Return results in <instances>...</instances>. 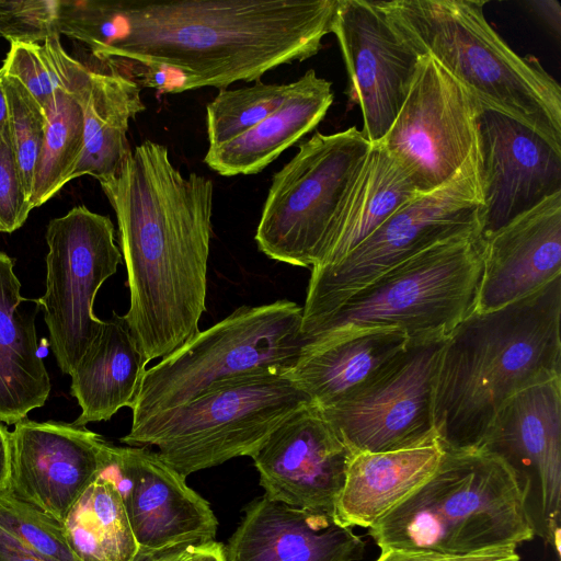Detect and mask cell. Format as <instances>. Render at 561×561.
I'll return each mask as SVG.
<instances>
[{
	"instance_id": "obj_1",
	"label": "cell",
	"mask_w": 561,
	"mask_h": 561,
	"mask_svg": "<svg viewBox=\"0 0 561 561\" xmlns=\"http://www.w3.org/2000/svg\"><path fill=\"white\" fill-rule=\"evenodd\" d=\"M337 0H89L73 38L98 60L174 76L178 92L257 81L319 53Z\"/></svg>"
},
{
	"instance_id": "obj_2",
	"label": "cell",
	"mask_w": 561,
	"mask_h": 561,
	"mask_svg": "<svg viewBox=\"0 0 561 561\" xmlns=\"http://www.w3.org/2000/svg\"><path fill=\"white\" fill-rule=\"evenodd\" d=\"M99 183L118 224L129 289L124 318L147 362L163 358L199 331L206 310L213 182L185 178L165 146L145 140Z\"/></svg>"
},
{
	"instance_id": "obj_3",
	"label": "cell",
	"mask_w": 561,
	"mask_h": 561,
	"mask_svg": "<svg viewBox=\"0 0 561 561\" xmlns=\"http://www.w3.org/2000/svg\"><path fill=\"white\" fill-rule=\"evenodd\" d=\"M561 275L491 311H473L447 335L432 392L433 426L445 451L478 450L501 407L561 377Z\"/></svg>"
},
{
	"instance_id": "obj_4",
	"label": "cell",
	"mask_w": 561,
	"mask_h": 561,
	"mask_svg": "<svg viewBox=\"0 0 561 561\" xmlns=\"http://www.w3.org/2000/svg\"><path fill=\"white\" fill-rule=\"evenodd\" d=\"M421 57L430 55L482 108L506 115L561 151V87L534 57L515 53L488 22V1H381Z\"/></svg>"
},
{
	"instance_id": "obj_5",
	"label": "cell",
	"mask_w": 561,
	"mask_h": 561,
	"mask_svg": "<svg viewBox=\"0 0 561 561\" xmlns=\"http://www.w3.org/2000/svg\"><path fill=\"white\" fill-rule=\"evenodd\" d=\"M380 550L470 557L535 535L510 468L482 451H445L435 472L369 528Z\"/></svg>"
},
{
	"instance_id": "obj_6",
	"label": "cell",
	"mask_w": 561,
	"mask_h": 561,
	"mask_svg": "<svg viewBox=\"0 0 561 561\" xmlns=\"http://www.w3.org/2000/svg\"><path fill=\"white\" fill-rule=\"evenodd\" d=\"M482 233L437 242L383 272L302 334V348L368 329L410 341L447 336L476 310Z\"/></svg>"
},
{
	"instance_id": "obj_7",
	"label": "cell",
	"mask_w": 561,
	"mask_h": 561,
	"mask_svg": "<svg viewBox=\"0 0 561 561\" xmlns=\"http://www.w3.org/2000/svg\"><path fill=\"white\" fill-rule=\"evenodd\" d=\"M310 402L287 374L242 376L131 424L121 442L158 447L159 456L186 478L236 457H252L280 424Z\"/></svg>"
},
{
	"instance_id": "obj_8",
	"label": "cell",
	"mask_w": 561,
	"mask_h": 561,
	"mask_svg": "<svg viewBox=\"0 0 561 561\" xmlns=\"http://www.w3.org/2000/svg\"><path fill=\"white\" fill-rule=\"evenodd\" d=\"M302 307L290 300L241 306L146 369L131 424L242 376L287 374L301 355Z\"/></svg>"
},
{
	"instance_id": "obj_9",
	"label": "cell",
	"mask_w": 561,
	"mask_h": 561,
	"mask_svg": "<svg viewBox=\"0 0 561 561\" xmlns=\"http://www.w3.org/2000/svg\"><path fill=\"white\" fill-rule=\"evenodd\" d=\"M483 220L479 153L448 182L401 206L339 263L311 268L302 334L392 266L437 242L482 233Z\"/></svg>"
},
{
	"instance_id": "obj_10",
	"label": "cell",
	"mask_w": 561,
	"mask_h": 561,
	"mask_svg": "<svg viewBox=\"0 0 561 561\" xmlns=\"http://www.w3.org/2000/svg\"><path fill=\"white\" fill-rule=\"evenodd\" d=\"M370 144L356 126L316 133L273 175L255 232L272 260L313 267L340 202Z\"/></svg>"
},
{
	"instance_id": "obj_11",
	"label": "cell",
	"mask_w": 561,
	"mask_h": 561,
	"mask_svg": "<svg viewBox=\"0 0 561 561\" xmlns=\"http://www.w3.org/2000/svg\"><path fill=\"white\" fill-rule=\"evenodd\" d=\"M45 239L46 290L36 301L57 365L69 375L102 328L103 320L93 313L94 298L123 256L110 217L84 205L50 219Z\"/></svg>"
},
{
	"instance_id": "obj_12",
	"label": "cell",
	"mask_w": 561,
	"mask_h": 561,
	"mask_svg": "<svg viewBox=\"0 0 561 561\" xmlns=\"http://www.w3.org/2000/svg\"><path fill=\"white\" fill-rule=\"evenodd\" d=\"M480 110L454 76L423 55L407 99L380 141L408 171L416 192L425 194L480 153Z\"/></svg>"
},
{
	"instance_id": "obj_13",
	"label": "cell",
	"mask_w": 561,
	"mask_h": 561,
	"mask_svg": "<svg viewBox=\"0 0 561 561\" xmlns=\"http://www.w3.org/2000/svg\"><path fill=\"white\" fill-rule=\"evenodd\" d=\"M447 336L410 341L378 376L323 414L353 453L408 449L437 440L433 382Z\"/></svg>"
},
{
	"instance_id": "obj_14",
	"label": "cell",
	"mask_w": 561,
	"mask_h": 561,
	"mask_svg": "<svg viewBox=\"0 0 561 561\" xmlns=\"http://www.w3.org/2000/svg\"><path fill=\"white\" fill-rule=\"evenodd\" d=\"M478 450L512 471L535 536L560 558L561 377L525 388L494 415Z\"/></svg>"
},
{
	"instance_id": "obj_15",
	"label": "cell",
	"mask_w": 561,
	"mask_h": 561,
	"mask_svg": "<svg viewBox=\"0 0 561 561\" xmlns=\"http://www.w3.org/2000/svg\"><path fill=\"white\" fill-rule=\"evenodd\" d=\"M99 476L116 486L139 548V561L216 541L218 520L186 478L147 446L110 443Z\"/></svg>"
},
{
	"instance_id": "obj_16",
	"label": "cell",
	"mask_w": 561,
	"mask_h": 561,
	"mask_svg": "<svg viewBox=\"0 0 561 561\" xmlns=\"http://www.w3.org/2000/svg\"><path fill=\"white\" fill-rule=\"evenodd\" d=\"M331 33L344 59L348 101L360 107L364 138L380 141L396 119L420 56L381 1L337 0Z\"/></svg>"
},
{
	"instance_id": "obj_17",
	"label": "cell",
	"mask_w": 561,
	"mask_h": 561,
	"mask_svg": "<svg viewBox=\"0 0 561 561\" xmlns=\"http://www.w3.org/2000/svg\"><path fill=\"white\" fill-rule=\"evenodd\" d=\"M352 451L310 402L280 424L251 457L264 496L335 515Z\"/></svg>"
},
{
	"instance_id": "obj_18",
	"label": "cell",
	"mask_w": 561,
	"mask_h": 561,
	"mask_svg": "<svg viewBox=\"0 0 561 561\" xmlns=\"http://www.w3.org/2000/svg\"><path fill=\"white\" fill-rule=\"evenodd\" d=\"M110 442L73 423L24 419L10 432L9 489L62 522L99 477Z\"/></svg>"
},
{
	"instance_id": "obj_19",
	"label": "cell",
	"mask_w": 561,
	"mask_h": 561,
	"mask_svg": "<svg viewBox=\"0 0 561 561\" xmlns=\"http://www.w3.org/2000/svg\"><path fill=\"white\" fill-rule=\"evenodd\" d=\"M479 150L482 236L561 191V151L514 118L481 107Z\"/></svg>"
},
{
	"instance_id": "obj_20",
	"label": "cell",
	"mask_w": 561,
	"mask_h": 561,
	"mask_svg": "<svg viewBox=\"0 0 561 561\" xmlns=\"http://www.w3.org/2000/svg\"><path fill=\"white\" fill-rule=\"evenodd\" d=\"M482 274L474 311H491L561 275V191L482 236Z\"/></svg>"
},
{
	"instance_id": "obj_21",
	"label": "cell",
	"mask_w": 561,
	"mask_h": 561,
	"mask_svg": "<svg viewBox=\"0 0 561 561\" xmlns=\"http://www.w3.org/2000/svg\"><path fill=\"white\" fill-rule=\"evenodd\" d=\"M365 540L334 514L264 495L250 502L224 553L226 561H358Z\"/></svg>"
},
{
	"instance_id": "obj_22",
	"label": "cell",
	"mask_w": 561,
	"mask_h": 561,
	"mask_svg": "<svg viewBox=\"0 0 561 561\" xmlns=\"http://www.w3.org/2000/svg\"><path fill=\"white\" fill-rule=\"evenodd\" d=\"M397 329H368L302 348L287 373L320 408L331 407L357 392L409 345Z\"/></svg>"
},
{
	"instance_id": "obj_23",
	"label": "cell",
	"mask_w": 561,
	"mask_h": 561,
	"mask_svg": "<svg viewBox=\"0 0 561 561\" xmlns=\"http://www.w3.org/2000/svg\"><path fill=\"white\" fill-rule=\"evenodd\" d=\"M417 194L408 171L383 144H370L340 202L320 257L311 268L339 263Z\"/></svg>"
},
{
	"instance_id": "obj_24",
	"label": "cell",
	"mask_w": 561,
	"mask_h": 561,
	"mask_svg": "<svg viewBox=\"0 0 561 561\" xmlns=\"http://www.w3.org/2000/svg\"><path fill=\"white\" fill-rule=\"evenodd\" d=\"M333 99L332 82L310 69L291 82L278 108L236 139L208 148L204 162L222 176L256 174L314 129Z\"/></svg>"
},
{
	"instance_id": "obj_25",
	"label": "cell",
	"mask_w": 561,
	"mask_h": 561,
	"mask_svg": "<svg viewBox=\"0 0 561 561\" xmlns=\"http://www.w3.org/2000/svg\"><path fill=\"white\" fill-rule=\"evenodd\" d=\"M443 455L438 442L392 451L353 453L335 516L346 526L370 528L435 472Z\"/></svg>"
},
{
	"instance_id": "obj_26",
	"label": "cell",
	"mask_w": 561,
	"mask_h": 561,
	"mask_svg": "<svg viewBox=\"0 0 561 561\" xmlns=\"http://www.w3.org/2000/svg\"><path fill=\"white\" fill-rule=\"evenodd\" d=\"M13 267L14 261L0 251V422L7 425L43 407L51 388L34 314L20 310L26 299Z\"/></svg>"
},
{
	"instance_id": "obj_27",
	"label": "cell",
	"mask_w": 561,
	"mask_h": 561,
	"mask_svg": "<svg viewBox=\"0 0 561 561\" xmlns=\"http://www.w3.org/2000/svg\"><path fill=\"white\" fill-rule=\"evenodd\" d=\"M147 364L124 316L113 312L69 374L71 396L81 408L72 423L85 426L110 420L122 408L131 409Z\"/></svg>"
},
{
	"instance_id": "obj_28",
	"label": "cell",
	"mask_w": 561,
	"mask_h": 561,
	"mask_svg": "<svg viewBox=\"0 0 561 561\" xmlns=\"http://www.w3.org/2000/svg\"><path fill=\"white\" fill-rule=\"evenodd\" d=\"M95 60L81 100L83 151L72 180L90 175L100 182L116 175L131 152L129 122L146 107L130 76L110 61Z\"/></svg>"
},
{
	"instance_id": "obj_29",
	"label": "cell",
	"mask_w": 561,
	"mask_h": 561,
	"mask_svg": "<svg viewBox=\"0 0 561 561\" xmlns=\"http://www.w3.org/2000/svg\"><path fill=\"white\" fill-rule=\"evenodd\" d=\"M70 547L81 561H139L122 497L114 483L99 476L62 520Z\"/></svg>"
},
{
	"instance_id": "obj_30",
	"label": "cell",
	"mask_w": 561,
	"mask_h": 561,
	"mask_svg": "<svg viewBox=\"0 0 561 561\" xmlns=\"http://www.w3.org/2000/svg\"><path fill=\"white\" fill-rule=\"evenodd\" d=\"M85 87L79 91L57 90L44 108L47 124L34 173L32 209L47 203L72 180L83 151L81 100Z\"/></svg>"
},
{
	"instance_id": "obj_31",
	"label": "cell",
	"mask_w": 561,
	"mask_h": 561,
	"mask_svg": "<svg viewBox=\"0 0 561 561\" xmlns=\"http://www.w3.org/2000/svg\"><path fill=\"white\" fill-rule=\"evenodd\" d=\"M0 70L20 82L43 108L57 90L79 91L90 76V67L66 51L60 35L43 44L10 43Z\"/></svg>"
},
{
	"instance_id": "obj_32",
	"label": "cell",
	"mask_w": 561,
	"mask_h": 561,
	"mask_svg": "<svg viewBox=\"0 0 561 561\" xmlns=\"http://www.w3.org/2000/svg\"><path fill=\"white\" fill-rule=\"evenodd\" d=\"M290 88L291 83L267 84L257 80L250 87L220 89L206 107L209 148L253 128L278 108Z\"/></svg>"
},
{
	"instance_id": "obj_33",
	"label": "cell",
	"mask_w": 561,
	"mask_h": 561,
	"mask_svg": "<svg viewBox=\"0 0 561 561\" xmlns=\"http://www.w3.org/2000/svg\"><path fill=\"white\" fill-rule=\"evenodd\" d=\"M0 528L45 561H81L69 545L62 522L10 489L0 492Z\"/></svg>"
},
{
	"instance_id": "obj_34",
	"label": "cell",
	"mask_w": 561,
	"mask_h": 561,
	"mask_svg": "<svg viewBox=\"0 0 561 561\" xmlns=\"http://www.w3.org/2000/svg\"><path fill=\"white\" fill-rule=\"evenodd\" d=\"M2 83L8 104L9 141L30 202L47 117L44 108L20 82L2 73Z\"/></svg>"
},
{
	"instance_id": "obj_35",
	"label": "cell",
	"mask_w": 561,
	"mask_h": 561,
	"mask_svg": "<svg viewBox=\"0 0 561 561\" xmlns=\"http://www.w3.org/2000/svg\"><path fill=\"white\" fill-rule=\"evenodd\" d=\"M58 0H0V35L9 43H39L59 35Z\"/></svg>"
},
{
	"instance_id": "obj_36",
	"label": "cell",
	"mask_w": 561,
	"mask_h": 561,
	"mask_svg": "<svg viewBox=\"0 0 561 561\" xmlns=\"http://www.w3.org/2000/svg\"><path fill=\"white\" fill-rule=\"evenodd\" d=\"M31 210L7 133L0 140V232L11 233L21 228Z\"/></svg>"
},
{
	"instance_id": "obj_37",
	"label": "cell",
	"mask_w": 561,
	"mask_h": 561,
	"mask_svg": "<svg viewBox=\"0 0 561 561\" xmlns=\"http://www.w3.org/2000/svg\"><path fill=\"white\" fill-rule=\"evenodd\" d=\"M376 561H519V556L515 548L499 549L470 557L382 550Z\"/></svg>"
},
{
	"instance_id": "obj_38",
	"label": "cell",
	"mask_w": 561,
	"mask_h": 561,
	"mask_svg": "<svg viewBox=\"0 0 561 561\" xmlns=\"http://www.w3.org/2000/svg\"><path fill=\"white\" fill-rule=\"evenodd\" d=\"M0 561H45L24 547L0 528Z\"/></svg>"
},
{
	"instance_id": "obj_39",
	"label": "cell",
	"mask_w": 561,
	"mask_h": 561,
	"mask_svg": "<svg viewBox=\"0 0 561 561\" xmlns=\"http://www.w3.org/2000/svg\"><path fill=\"white\" fill-rule=\"evenodd\" d=\"M533 10L543 22L556 33H561V7L556 0H536L530 1Z\"/></svg>"
},
{
	"instance_id": "obj_40",
	"label": "cell",
	"mask_w": 561,
	"mask_h": 561,
	"mask_svg": "<svg viewBox=\"0 0 561 561\" xmlns=\"http://www.w3.org/2000/svg\"><path fill=\"white\" fill-rule=\"evenodd\" d=\"M10 468V432L0 422V492H3L9 489Z\"/></svg>"
},
{
	"instance_id": "obj_41",
	"label": "cell",
	"mask_w": 561,
	"mask_h": 561,
	"mask_svg": "<svg viewBox=\"0 0 561 561\" xmlns=\"http://www.w3.org/2000/svg\"><path fill=\"white\" fill-rule=\"evenodd\" d=\"M194 547L176 548L163 553L147 558L144 561H188L193 554Z\"/></svg>"
},
{
	"instance_id": "obj_42",
	"label": "cell",
	"mask_w": 561,
	"mask_h": 561,
	"mask_svg": "<svg viewBox=\"0 0 561 561\" xmlns=\"http://www.w3.org/2000/svg\"><path fill=\"white\" fill-rule=\"evenodd\" d=\"M8 133V104L0 70V140Z\"/></svg>"
},
{
	"instance_id": "obj_43",
	"label": "cell",
	"mask_w": 561,
	"mask_h": 561,
	"mask_svg": "<svg viewBox=\"0 0 561 561\" xmlns=\"http://www.w3.org/2000/svg\"><path fill=\"white\" fill-rule=\"evenodd\" d=\"M0 37H1V35H0Z\"/></svg>"
},
{
	"instance_id": "obj_44",
	"label": "cell",
	"mask_w": 561,
	"mask_h": 561,
	"mask_svg": "<svg viewBox=\"0 0 561 561\" xmlns=\"http://www.w3.org/2000/svg\"><path fill=\"white\" fill-rule=\"evenodd\" d=\"M190 561V560H188Z\"/></svg>"
}]
</instances>
